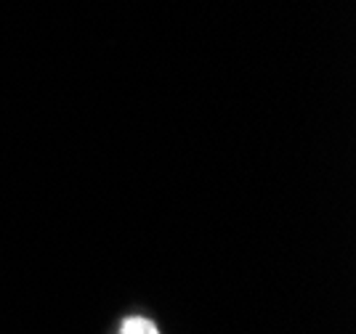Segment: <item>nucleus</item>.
Segmentation results:
<instances>
[{
	"label": "nucleus",
	"mask_w": 356,
	"mask_h": 334,
	"mask_svg": "<svg viewBox=\"0 0 356 334\" xmlns=\"http://www.w3.org/2000/svg\"><path fill=\"white\" fill-rule=\"evenodd\" d=\"M120 334H160V329L154 326V321L144 316H128L120 324Z\"/></svg>",
	"instance_id": "f257e3e1"
}]
</instances>
